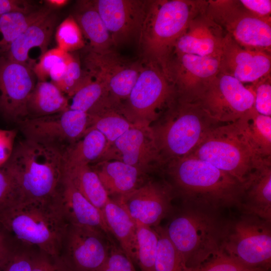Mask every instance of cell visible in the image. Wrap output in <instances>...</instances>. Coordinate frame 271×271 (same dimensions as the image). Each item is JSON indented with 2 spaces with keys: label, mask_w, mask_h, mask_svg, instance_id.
Listing matches in <instances>:
<instances>
[{
  "label": "cell",
  "mask_w": 271,
  "mask_h": 271,
  "mask_svg": "<svg viewBox=\"0 0 271 271\" xmlns=\"http://www.w3.org/2000/svg\"><path fill=\"white\" fill-rule=\"evenodd\" d=\"M58 20L53 10L36 20L15 40L4 56L32 69L35 64L34 50L39 61L48 50Z\"/></svg>",
  "instance_id": "obj_22"
},
{
  "label": "cell",
  "mask_w": 271,
  "mask_h": 271,
  "mask_svg": "<svg viewBox=\"0 0 271 271\" xmlns=\"http://www.w3.org/2000/svg\"><path fill=\"white\" fill-rule=\"evenodd\" d=\"M271 54L245 49L225 34L220 56V72L243 84H254L270 74Z\"/></svg>",
  "instance_id": "obj_20"
},
{
  "label": "cell",
  "mask_w": 271,
  "mask_h": 271,
  "mask_svg": "<svg viewBox=\"0 0 271 271\" xmlns=\"http://www.w3.org/2000/svg\"><path fill=\"white\" fill-rule=\"evenodd\" d=\"M158 235L155 271H191L168 238L165 228L154 227Z\"/></svg>",
  "instance_id": "obj_36"
},
{
  "label": "cell",
  "mask_w": 271,
  "mask_h": 271,
  "mask_svg": "<svg viewBox=\"0 0 271 271\" xmlns=\"http://www.w3.org/2000/svg\"><path fill=\"white\" fill-rule=\"evenodd\" d=\"M27 118L49 116L69 108V99L51 81H38L30 94L26 105Z\"/></svg>",
  "instance_id": "obj_28"
},
{
  "label": "cell",
  "mask_w": 271,
  "mask_h": 271,
  "mask_svg": "<svg viewBox=\"0 0 271 271\" xmlns=\"http://www.w3.org/2000/svg\"><path fill=\"white\" fill-rule=\"evenodd\" d=\"M40 7L24 0H0V16L13 12L29 13Z\"/></svg>",
  "instance_id": "obj_47"
},
{
  "label": "cell",
  "mask_w": 271,
  "mask_h": 271,
  "mask_svg": "<svg viewBox=\"0 0 271 271\" xmlns=\"http://www.w3.org/2000/svg\"><path fill=\"white\" fill-rule=\"evenodd\" d=\"M16 136L15 129H0V168L5 165L12 156Z\"/></svg>",
  "instance_id": "obj_46"
},
{
  "label": "cell",
  "mask_w": 271,
  "mask_h": 271,
  "mask_svg": "<svg viewBox=\"0 0 271 271\" xmlns=\"http://www.w3.org/2000/svg\"><path fill=\"white\" fill-rule=\"evenodd\" d=\"M68 54L57 47L48 50L32 68L38 81H47L50 70L58 63L65 60Z\"/></svg>",
  "instance_id": "obj_42"
},
{
  "label": "cell",
  "mask_w": 271,
  "mask_h": 271,
  "mask_svg": "<svg viewBox=\"0 0 271 271\" xmlns=\"http://www.w3.org/2000/svg\"><path fill=\"white\" fill-rule=\"evenodd\" d=\"M32 271H70L61 257L42 253L33 256Z\"/></svg>",
  "instance_id": "obj_45"
},
{
  "label": "cell",
  "mask_w": 271,
  "mask_h": 271,
  "mask_svg": "<svg viewBox=\"0 0 271 271\" xmlns=\"http://www.w3.org/2000/svg\"><path fill=\"white\" fill-rule=\"evenodd\" d=\"M268 270L261 268H246L239 271H267Z\"/></svg>",
  "instance_id": "obj_51"
},
{
  "label": "cell",
  "mask_w": 271,
  "mask_h": 271,
  "mask_svg": "<svg viewBox=\"0 0 271 271\" xmlns=\"http://www.w3.org/2000/svg\"><path fill=\"white\" fill-rule=\"evenodd\" d=\"M189 156L209 163L243 184L268 159L255 153L234 122L222 123L211 128Z\"/></svg>",
  "instance_id": "obj_7"
},
{
  "label": "cell",
  "mask_w": 271,
  "mask_h": 271,
  "mask_svg": "<svg viewBox=\"0 0 271 271\" xmlns=\"http://www.w3.org/2000/svg\"><path fill=\"white\" fill-rule=\"evenodd\" d=\"M92 168L108 197L112 199L131 193L144 183L146 175L138 168L117 160L102 161Z\"/></svg>",
  "instance_id": "obj_25"
},
{
  "label": "cell",
  "mask_w": 271,
  "mask_h": 271,
  "mask_svg": "<svg viewBox=\"0 0 271 271\" xmlns=\"http://www.w3.org/2000/svg\"><path fill=\"white\" fill-rule=\"evenodd\" d=\"M104 234L88 228L69 225L61 257L70 271H99L105 262L110 245ZM63 244V245H64Z\"/></svg>",
  "instance_id": "obj_19"
},
{
  "label": "cell",
  "mask_w": 271,
  "mask_h": 271,
  "mask_svg": "<svg viewBox=\"0 0 271 271\" xmlns=\"http://www.w3.org/2000/svg\"><path fill=\"white\" fill-rule=\"evenodd\" d=\"M137 227L136 264L141 271H155L158 233L154 227L140 225Z\"/></svg>",
  "instance_id": "obj_35"
},
{
  "label": "cell",
  "mask_w": 271,
  "mask_h": 271,
  "mask_svg": "<svg viewBox=\"0 0 271 271\" xmlns=\"http://www.w3.org/2000/svg\"><path fill=\"white\" fill-rule=\"evenodd\" d=\"M87 73L88 78L85 83L69 98V108L90 115L110 103L105 84L98 78Z\"/></svg>",
  "instance_id": "obj_33"
},
{
  "label": "cell",
  "mask_w": 271,
  "mask_h": 271,
  "mask_svg": "<svg viewBox=\"0 0 271 271\" xmlns=\"http://www.w3.org/2000/svg\"><path fill=\"white\" fill-rule=\"evenodd\" d=\"M107 149L105 137L95 129H89L65 153V165H82L99 162Z\"/></svg>",
  "instance_id": "obj_31"
},
{
  "label": "cell",
  "mask_w": 271,
  "mask_h": 271,
  "mask_svg": "<svg viewBox=\"0 0 271 271\" xmlns=\"http://www.w3.org/2000/svg\"><path fill=\"white\" fill-rule=\"evenodd\" d=\"M83 63L84 70L105 84L110 104L117 108L129 96L142 67L141 61L125 59L112 49L101 53L86 49Z\"/></svg>",
  "instance_id": "obj_13"
},
{
  "label": "cell",
  "mask_w": 271,
  "mask_h": 271,
  "mask_svg": "<svg viewBox=\"0 0 271 271\" xmlns=\"http://www.w3.org/2000/svg\"><path fill=\"white\" fill-rule=\"evenodd\" d=\"M36 77L30 67L0 56V112L17 124L27 118L28 97Z\"/></svg>",
  "instance_id": "obj_17"
},
{
  "label": "cell",
  "mask_w": 271,
  "mask_h": 271,
  "mask_svg": "<svg viewBox=\"0 0 271 271\" xmlns=\"http://www.w3.org/2000/svg\"><path fill=\"white\" fill-rule=\"evenodd\" d=\"M222 249L245 266L266 270L271 262V222L241 212L225 223Z\"/></svg>",
  "instance_id": "obj_9"
},
{
  "label": "cell",
  "mask_w": 271,
  "mask_h": 271,
  "mask_svg": "<svg viewBox=\"0 0 271 271\" xmlns=\"http://www.w3.org/2000/svg\"><path fill=\"white\" fill-rule=\"evenodd\" d=\"M18 124L26 139L66 153L85 134L90 122L87 113L68 109L49 116L26 118Z\"/></svg>",
  "instance_id": "obj_12"
},
{
  "label": "cell",
  "mask_w": 271,
  "mask_h": 271,
  "mask_svg": "<svg viewBox=\"0 0 271 271\" xmlns=\"http://www.w3.org/2000/svg\"><path fill=\"white\" fill-rule=\"evenodd\" d=\"M238 209L271 222V158L258 165L244 183Z\"/></svg>",
  "instance_id": "obj_24"
},
{
  "label": "cell",
  "mask_w": 271,
  "mask_h": 271,
  "mask_svg": "<svg viewBox=\"0 0 271 271\" xmlns=\"http://www.w3.org/2000/svg\"><path fill=\"white\" fill-rule=\"evenodd\" d=\"M240 3L249 12L261 18H271L270 0H240Z\"/></svg>",
  "instance_id": "obj_48"
},
{
  "label": "cell",
  "mask_w": 271,
  "mask_h": 271,
  "mask_svg": "<svg viewBox=\"0 0 271 271\" xmlns=\"http://www.w3.org/2000/svg\"><path fill=\"white\" fill-rule=\"evenodd\" d=\"M206 14L241 47L271 54V18L254 15L235 0L207 1Z\"/></svg>",
  "instance_id": "obj_10"
},
{
  "label": "cell",
  "mask_w": 271,
  "mask_h": 271,
  "mask_svg": "<svg viewBox=\"0 0 271 271\" xmlns=\"http://www.w3.org/2000/svg\"><path fill=\"white\" fill-rule=\"evenodd\" d=\"M63 179L73 186L102 213L109 197L97 173L90 165H65Z\"/></svg>",
  "instance_id": "obj_30"
},
{
  "label": "cell",
  "mask_w": 271,
  "mask_h": 271,
  "mask_svg": "<svg viewBox=\"0 0 271 271\" xmlns=\"http://www.w3.org/2000/svg\"><path fill=\"white\" fill-rule=\"evenodd\" d=\"M65 153L25 138L15 145L4 167L13 177L20 202L54 201L63 183Z\"/></svg>",
  "instance_id": "obj_2"
},
{
  "label": "cell",
  "mask_w": 271,
  "mask_h": 271,
  "mask_svg": "<svg viewBox=\"0 0 271 271\" xmlns=\"http://www.w3.org/2000/svg\"><path fill=\"white\" fill-rule=\"evenodd\" d=\"M92 1L110 34L113 46L131 43L138 46L149 1Z\"/></svg>",
  "instance_id": "obj_16"
},
{
  "label": "cell",
  "mask_w": 271,
  "mask_h": 271,
  "mask_svg": "<svg viewBox=\"0 0 271 271\" xmlns=\"http://www.w3.org/2000/svg\"><path fill=\"white\" fill-rule=\"evenodd\" d=\"M9 252L6 248L4 237L0 233V266Z\"/></svg>",
  "instance_id": "obj_50"
},
{
  "label": "cell",
  "mask_w": 271,
  "mask_h": 271,
  "mask_svg": "<svg viewBox=\"0 0 271 271\" xmlns=\"http://www.w3.org/2000/svg\"><path fill=\"white\" fill-rule=\"evenodd\" d=\"M162 115L150 127L164 166L189 156L211 128L222 124L197 102L177 97Z\"/></svg>",
  "instance_id": "obj_4"
},
{
  "label": "cell",
  "mask_w": 271,
  "mask_h": 271,
  "mask_svg": "<svg viewBox=\"0 0 271 271\" xmlns=\"http://www.w3.org/2000/svg\"><path fill=\"white\" fill-rule=\"evenodd\" d=\"M84 40L88 41L86 49L101 53L113 46L110 34L92 1H79L74 14Z\"/></svg>",
  "instance_id": "obj_27"
},
{
  "label": "cell",
  "mask_w": 271,
  "mask_h": 271,
  "mask_svg": "<svg viewBox=\"0 0 271 271\" xmlns=\"http://www.w3.org/2000/svg\"><path fill=\"white\" fill-rule=\"evenodd\" d=\"M246 268L248 267L221 249L191 271H239Z\"/></svg>",
  "instance_id": "obj_39"
},
{
  "label": "cell",
  "mask_w": 271,
  "mask_h": 271,
  "mask_svg": "<svg viewBox=\"0 0 271 271\" xmlns=\"http://www.w3.org/2000/svg\"><path fill=\"white\" fill-rule=\"evenodd\" d=\"M33 256L26 253L9 252L0 266V271H32Z\"/></svg>",
  "instance_id": "obj_44"
},
{
  "label": "cell",
  "mask_w": 271,
  "mask_h": 271,
  "mask_svg": "<svg viewBox=\"0 0 271 271\" xmlns=\"http://www.w3.org/2000/svg\"><path fill=\"white\" fill-rule=\"evenodd\" d=\"M173 189L165 180H149L117 199L136 225L155 227L172 209Z\"/></svg>",
  "instance_id": "obj_15"
},
{
  "label": "cell",
  "mask_w": 271,
  "mask_h": 271,
  "mask_svg": "<svg viewBox=\"0 0 271 271\" xmlns=\"http://www.w3.org/2000/svg\"><path fill=\"white\" fill-rule=\"evenodd\" d=\"M225 35L221 28L208 17L205 10L191 22L176 42L172 53L220 56Z\"/></svg>",
  "instance_id": "obj_21"
},
{
  "label": "cell",
  "mask_w": 271,
  "mask_h": 271,
  "mask_svg": "<svg viewBox=\"0 0 271 271\" xmlns=\"http://www.w3.org/2000/svg\"><path fill=\"white\" fill-rule=\"evenodd\" d=\"M176 98L174 85L160 66L142 62L139 75L129 96L117 108L132 124L150 127Z\"/></svg>",
  "instance_id": "obj_8"
},
{
  "label": "cell",
  "mask_w": 271,
  "mask_h": 271,
  "mask_svg": "<svg viewBox=\"0 0 271 271\" xmlns=\"http://www.w3.org/2000/svg\"><path fill=\"white\" fill-rule=\"evenodd\" d=\"M207 4L202 0L149 1L138 45L142 62L157 64L164 72L177 40Z\"/></svg>",
  "instance_id": "obj_3"
},
{
  "label": "cell",
  "mask_w": 271,
  "mask_h": 271,
  "mask_svg": "<svg viewBox=\"0 0 271 271\" xmlns=\"http://www.w3.org/2000/svg\"><path fill=\"white\" fill-rule=\"evenodd\" d=\"M20 202L15 182L4 167L0 168V212Z\"/></svg>",
  "instance_id": "obj_40"
},
{
  "label": "cell",
  "mask_w": 271,
  "mask_h": 271,
  "mask_svg": "<svg viewBox=\"0 0 271 271\" xmlns=\"http://www.w3.org/2000/svg\"><path fill=\"white\" fill-rule=\"evenodd\" d=\"M217 212L186 207L164 228L188 267H197L222 249L225 222Z\"/></svg>",
  "instance_id": "obj_6"
},
{
  "label": "cell",
  "mask_w": 271,
  "mask_h": 271,
  "mask_svg": "<svg viewBox=\"0 0 271 271\" xmlns=\"http://www.w3.org/2000/svg\"><path fill=\"white\" fill-rule=\"evenodd\" d=\"M108 257L99 271H137L122 249L111 243Z\"/></svg>",
  "instance_id": "obj_43"
},
{
  "label": "cell",
  "mask_w": 271,
  "mask_h": 271,
  "mask_svg": "<svg viewBox=\"0 0 271 271\" xmlns=\"http://www.w3.org/2000/svg\"><path fill=\"white\" fill-rule=\"evenodd\" d=\"M251 86L254 92V109L260 114L271 116L270 74L260 79Z\"/></svg>",
  "instance_id": "obj_41"
},
{
  "label": "cell",
  "mask_w": 271,
  "mask_h": 271,
  "mask_svg": "<svg viewBox=\"0 0 271 271\" xmlns=\"http://www.w3.org/2000/svg\"><path fill=\"white\" fill-rule=\"evenodd\" d=\"M55 202L69 225L95 230L110 238V232L101 212L73 186L64 179Z\"/></svg>",
  "instance_id": "obj_23"
},
{
  "label": "cell",
  "mask_w": 271,
  "mask_h": 271,
  "mask_svg": "<svg viewBox=\"0 0 271 271\" xmlns=\"http://www.w3.org/2000/svg\"><path fill=\"white\" fill-rule=\"evenodd\" d=\"M219 71L220 56L172 53L164 73L179 99L195 102Z\"/></svg>",
  "instance_id": "obj_14"
},
{
  "label": "cell",
  "mask_w": 271,
  "mask_h": 271,
  "mask_svg": "<svg viewBox=\"0 0 271 271\" xmlns=\"http://www.w3.org/2000/svg\"><path fill=\"white\" fill-rule=\"evenodd\" d=\"M102 214L110 233L118 241L120 248L136 264L137 227L134 221L119 203L110 198Z\"/></svg>",
  "instance_id": "obj_26"
},
{
  "label": "cell",
  "mask_w": 271,
  "mask_h": 271,
  "mask_svg": "<svg viewBox=\"0 0 271 271\" xmlns=\"http://www.w3.org/2000/svg\"><path fill=\"white\" fill-rule=\"evenodd\" d=\"M89 116L90 125L88 129H97L104 135L107 141L106 150L125 132L135 126L117 107L110 105L102 107Z\"/></svg>",
  "instance_id": "obj_34"
},
{
  "label": "cell",
  "mask_w": 271,
  "mask_h": 271,
  "mask_svg": "<svg viewBox=\"0 0 271 271\" xmlns=\"http://www.w3.org/2000/svg\"><path fill=\"white\" fill-rule=\"evenodd\" d=\"M234 122L258 156L271 158V116L258 113L253 107Z\"/></svg>",
  "instance_id": "obj_29"
},
{
  "label": "cell",
  "mask_w": 271,
  "mask_h": 271,
  "mask_svg": "<svg viewBox=\"0 0 271 271\" xmlns=\"http://www.w3.org/2000/svg\"><path fill=\"white\" fill-rule=\"evenodd\" d=\"M68 2L67 0H48L45 1V3L47 6L54 10L65 6Z\"/></svg>",
  "instance_id": "obj_49"
},
{
  "label": "cell",
  "mask_w": 271,
  "mask_h": 271,
  "mask_svg": "<svg viewBox=\"0 0 271 271\" xmlns=\"http://www.w3.org/2000/svg\"><path fill=\"white\" fill-rule=\"evenodd\" d=\"M208 114L221 123L234 122L254 107L252 87H246L236 78L219 72L198 99Z\"/></svg>",
  "instance_id": "obj_11"
},
{
  "label": "cell",
  "mask_w": 271,
  "mask_h": 271,
  "mask_svg": "<svg viewBox=\"0 0 271 271\" xmlns=\"http://www.w3.org/2000/svg\"><path fill=\"white\" fill-rule=\"evenodd\" d=\"M166 166L174 194L181 196L186 207L215 211L238 207L244 184L229 174L192 156Z\"/></svg>",
  "instance_id": "obj_1"
},
{
  "label": "cell",
  "mask_w": 271,
  "mask_h": 271,
  "mask_svg": "<svg viewBox=\"0 0 271 271\" xmlns=\"http://www.w3.org/2000/svg\"><path fill=\"white\" fill-rule=\"evenodd\" d=\"M88 78V73L82 68L80 62L70 53L65 77L57 87L70 98L85 83Z\"/></svg>",
  "instance_id": "obj_38"
},
{
  "label": "cell",
  "mask_w": 271,
  "mask_h": 271,
  "mask_svg": "<svg viewBox=\"0 0 271 271\" xmlns=\"http://www.w3.org/2000/svg\"><path fill=\"white\" fill-rule=\"evenodd\" d=\"M55 200L18 203L0 212V225L22 242L38 247L41 252L60 256L69 224Z\"/></svg>",
  "instance_id": "obj_5"
},
{
  "label": "cell",
  "mask_w": 271,
  "mask_h": 271,
  "mask_svg": "<svg viewBox=\"0 0 271 271\" xmlns=\"http://www.w3.org/2000/svg\"><path fill=\"white\" fill-rule=\"evenodd\" d=\"M56 30L57 48L63 51L71 53L85 47L82 31L72 15L65 19Z\"/></svg>",
  "instance_id": "obj_37"
},
{
  "label": "cell",
  "mask_w": 271,
  "mask_h": 271,
  "mask_svg": "<svg viewBox=\"0 0 271 271\" xmlns=\"http://www.w3.org/2000/svg\"><path fill=\"white\" fill-rule=\"evenodd\" d=\"M54 10L46 5L29 13L13 12L0 16V56H4L20 35L38 19Z\"/></svg>",
  "instance_id": "obj_32"
},
{
  "label": "cell",
  "mask_w": 271,
  "mask_h": 271,
  "mask_svg": "<svg viewBox=\"0 0 271 271\" xmlns=\"http://www.w3.org/2000/svg\"><path fill=\"white\" fill-rule=\"evenodd\" d=\"M105 160L122 162L146 174L164 166L150 126L135 125L125 132L106 150L99 162Z\"/></svg>",
  "instance_id": "obj_18"
}]
</instances>
